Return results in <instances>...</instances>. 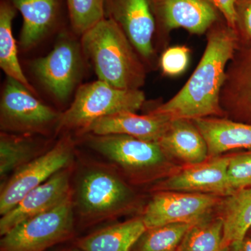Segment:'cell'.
I'll use <instances>...</instances> for the list:
<instances>
[{"label":"cell","mask_w":251,"mask_h":251,"mask_svg":"<svg viewBox=\"0 0 251 251\" xmlns=\"http://www.w3.org/2000/svg\"><path fill=\"white\" fill-rule=\"evenodd\" d=\"M114 167L92 161L80 166L73 188L74 211L84 227L133 210L136 194Z\"/></svg>","instance_id":"3"},{"label":"cell","mask_w":251,"mask_h":251,"mask_svg":"<svg viewBox=\"0 0 251 251\" xmlns=\"http://www.w3.org/2000/svg\"><path fill=\"white\" fill-rule=\"evenodd\" d=\"M72 30L82 36L105 18V0H66Z\"/></svg>","instance_id":"26"},{"label":"cell","mask_w":251,"mask_h":251,"mask_svg":"<svg viewBox=\"0 0 251 251\" xmlns=\"http://www.w3.org/2000/svg\"><path fill=\"white\" fill-rule=\"evenodd\" d=\"M82 137L89 148L137 182L154 179L168 162V156L157 142L121 134H86Z\"/></svg>","instance_id":"5"},{"label":"cell","mask_w":251,"mask_h":251,"mask_svg":"<svg viewBox=\"0 0 251 251\" xmlns=\"http://www.w3.org/2000/svg\"><path fill=\"white\" fill-rule=\"evenodd\" d=\"M62 251H82L78 248H74V249H67V250H64Z\"/></svg>","instance_id":"32"},{"label":"cell","mask_w":251,"mask_h":251,"mask_svg":"<svg viewBox=\"0 0 251 251\" xmlns=\"http://www.w3.org/2000/svg\"><path fill=\"white\" fill-rule=\"evenodd\" d=\"M158 143L167 156L173 157L186 166L204 163L209 156L206 140L191 120H172Z\"/></svg>","instance_id":"17"},{"label":"cell","mask_w":251,"mask_h":251,"mask_svg":"<svg viewBox=\"0 0 251 251\" xmlns=\"http://www.w3.org/2000/svg\"><path fill=\"white\" fill-rule=\"evenodd\" d=\"M229 158L216 156L200 164L187 166L161 182L157 189L227 197L233 193L227 177Z\"/></svg>","instance_id":"13"},{"label":"cell","mask_w":251,"mask_h":251,"mask_svg":"<svg viewBox=\"0 0 251 251\" xmlns=\"http://www.w3.org/2000/svg\"><path fill=\"white\" fill-rule=\"evenodd\" d=\"M171 119L151 113L140 115L136 112H120L99 119L86 129V134L130 135L147 141L157 142L168 129Z\"/></svg>","instance_id":"14"},{"label":"cell","mask_w":251,"mask_h":251,"mask_svg":"<svg viewBox=\"0 0 251 251\" xmlns=\"http://www.w3.org/2000/svg\"><path fill=\"white\" fill-rule=\"evenodd\" d=\"M228 251H251V232L242 240L231 244Z\"/></svg>","instance_id":"31"},{"label":"cell","mask_w":251,"mask_h":251,"mask_svg":"<svg viewBox=\"0 0 251 251\" xmlns=\"http://www.w3.org/2000/svg\"><path fill=\"white\" fill-rule=\"evenodd\" d=\"M73 166L67 167L31 190L0 219V234L7 233L25 220L52 209L73 192Z\"/></svg>","instance_id":"11"},{"label":"cell","mask_w":251,"mask_h":251,"mask_svg":"<svg viewBox=\"0 0 251 251\" xmlns=\"http://www.w3.org/2000/svg\"><path fill=\"white\" fill-rule=\"evenodd\" d=\"M146 230L143 218L138 216L80 238L77 247L82 251H132Z\"/></svg>","instance_id":"20"},{"label":"cell","mask_w":251,"mask_h":251,"mask_svg":"<svg viewBox=\"0 0 251 251\" xmlns=\"http://www.w3.org/2000/svg\"><path fill=\"white\" fill-rule=\"evenodd\" d=\"M105 18L122 28L141 57L152 56L155 21L150 0H105Z\"/></svg>","instance_id":"12"},{"label":"cell","mask_w":251,"mask_h":251,"mask_svg":"<svg viewBox=\"0 0 251 251\" xmlns=\"http://www.w3.org/2000/svg\"><path fill=\"white\" fill-rule=\"evenodd\" d=\"M21 82L7 77L0 100L1 131L17 134L45 135L56 129L62 112L36 99Z\"/></svg>","instance_id":"7"},{"label":"cell","mask_w":251,"mask_h":251,"mask_svg":"<svg viewBox=\"0 0 251 251\" xmlns=\"http://www.w3.org/2000/svg\"><path fill=\"white\" fill-rule=\"evenodd\" d=\"M189 49L184 46L169 48L161 58L162 71L166 75L175 76L186 70L189 62Z\"/></svg>","instance_id":"28"},{"label":"cell","mask_w":251,"mask_h":251,"mask_svg":"<svg viewBox=\"0 0 251 251\" xmlns=\"http://www.w3.org/2000/svg\"><path fill=\"white\" fill-rule=\"evenodd\" d=\"M224 245V221L212 216L196 223L185 234L176 251H228Z\"/></svg>","instance_id":"24"},{"label":"cell","mask_w":251,"mask_h":251,"mask_svg":"<svg viewBox=\"0 0 251 251\" xmlns=\"http://www.w3.org/2000/svg\"><path fill=\"white\" fill-rule=\"evenodd\" d=\"M222 202L224 245L244 239L251 230V187L234 191Z\"/></svg>","instance_id":"22"},{"label":"cell","mask_w":251,"mask_h":251,"mask_svg":"<svg viewBox=\"0 0 251 251\" xmlns=\"http://www.w3.org/2000/svg\"><path fill=\"white\" fill-rule=\"evenodd\" d=\"M81 44L67 31L61 33L53 49L33 61L31 69L43 86L59 101L69 98L84 69Z\"/></svg>","instance_id":"9"},{"label":"cell","mask_w":251,"mask_h":251,"mask_svg":"<svg viewBox=\"0 0 251 251\" xmlns=\"http://www.w3.org/2000/svg\"><path fill=\"white\" fill-rule=\"evenodd\" d=\"M81 46L99 80L123 90H140L146 72L122 28L104 18L82 36Z\"/></svg>","instance_id":"2"},{"label":"cell","mask_w":251,"mask_h":251,"mask_svg":"<svg viewBox=\"0 0 251 251\" xmlns=\"http://www.w3.org/2000/svg\"><path fill=\"white\" fill-rule=\"evenodd\" d=\"M22 14L19 44L24 50L32 49L55 29L62 18L66 0H9Z\"/></svg>","instance_id":"15"},{"label":"cell","mask_w":251,"mask_h":251,"mask_svg":"<svg viewBox=\"0 0 251 251\" xmlns=\"http://www.w3.org/2000/svg\"><path fill=\"white\" fill-rule=\"evenodd\" d=\"M35 135L1 132L0 178L3 182L14 172L49 150L47 143Z\"/></svg>","instance_id":"21"},{"label":"cell","mask_w":251,"mask_h":251,"mask_svg":"<svg viewBox=\"0 0 251 251\" xmlns=\"http://www.w3.org/2000/svg\"><path fill=\"white\" fill-rule=\"evenodd\" d=\"M193 225L173 224L147 229L132 251H176Z\"/></svg>","instance_id":"25"},{"label":"cell","mask_w":251,"mask_h":251,"mask_svg":"<svg viewBox=\"0 0 251 251\" xmlns=\"http://www.w3.org/2000/svg\"><path fill=\"white\" fill-rule=\"evenodd\" d=\"M73 192L52 209L15 226L0 241V251H45L74 235Z\"/></svg>","instance_id":"6"},{"label":"cell","mask_w":251,"mask_h":251,"mask_svg":"<svg viewBox=\"0 0 251 251\" xmlns=\"http://www.w3.org/2000/svg\"><path fill=\"white\" fill-rule=\"evenodd\" d=\"M222 13L227 25L235 30L237 24V0H208Z\"/></svg>","instance_id":"29"},{"label":"cell","mask_w":251,"mask_h":251,"mask_svg":"<svg viewBox=\"0 0 251 251\" xmlns=\"http://www.w3.org/2000/svg\"><path fill=\"white\" fill-rule=\"evenodd\" d=\"M237 49L236 31L228 25L213 28L208 33L205 50L186 85L166 103L151 113L171 118L223 117L221 94L226 71Z\"/></svg>","instance_id":"1"},{"label":"cell","mask_w":251,"mask_h":251,"mask_svg":"<svg viewBox=\"0 0 251 251\" xmlns=\"http://www.w3.org/2000/svg\"><path fill=\"white\" fill-rule=\"evenodd\" d=\"M193 121L206 140L209 156H219L237 149H251V124L223 117Z\"/></svg>","instance_id":"18"},{"label":"cell","mask_w":251,"mask_h":251,"mask_svg":"<svg viewBox=\"0 0 251 251\" xmlns=\"http://www.w3.org/2000/svg\"><path fill=\"white\" fill-rule=\"evenodd\" d=\"M140 90H123L97 80L80 86L69 108L61 113L55 132L82 136L94 122L120 112H136L143 105Z\"/></svg>","instance_id":"4"},{"label":"cell","mask_w":251,"mask_h":251,"mask_svg":"<svg viewBox=\"0 0 251 251\" xmlns=\"http://www.w3.org/2000/svg\"><path fill=\"white\" fill-rule=\"evenodd\" d=\"M242 25L249 37L251 38V0L244 3L242 9Z\"/></svg>","instance_id":"30"},{"label":"cell","mask_w":251,"mask_h":251,"mask_svg":"<svg viewBox=\"0 0 251 251\" xmlns=\"http://www.w3.org/2000/svg\"><path fill=\"white\" fill-rule=\"evenodd\" d=\"M17 9L9 0L0 2V67L7 77L21 82L36 95V90L24 75L18 58V49L12 33V23Z\"/></svg>","instance_id":"23"},{"label":"cell","mask_w":251,"mask_h":251,"mask_svg":"<svg viewBox=\"0 0 251 251\" xmlns=\"http://www.w3.org/2000/svg\"><path fill=\"white\" fill-rule=\"evenodd\" d=\"M75 155V140L69 133H65L45 153L14 172L1 183L0 215L14 209L31 190L64 168L72 166Z\"/></svg>","instance_id":"8"},{"label":"cell","mask_w":251,"mask_h":251,"mask_svg":"<svg viewBox=\"0 0 251 251\" xmlns=\"http://www.w3.org/2000/svg\"><path fill=\"white\" fill-rule=\"evenodd\" d=\"M227 177L232 192L251 187V151L232 155L227 167Z\"/></svg>","instance_id":"27"},{"label":"cell","mask_w":251,"mask_h":251,"mask_svg":"<svg viewBox=\"0 0 251 251\" xmlns=\"http://www.w3.org/2000/svg\"><path fill=\"white\" fill-rule=\"evenodd\" d=\"M225 114L251 122V50L234 53L227 71L221 94Z\"/></svg>","instance_id":"16"},{"label":"cell","mask_w":251,"mask_h":251,"mask_svg":"<svg viewBox=\"0 0 251 251\" xmlns=\"http://www.w3.org/2000/svg\"><path fill=\"white\" fill-rule=\"evenodd\" d=\"M250 232H251V230L250 231Z\"/></svg>","instance_id":"33"},{"label":"cell","mask_w":251,"mask_h":251,"mask_svg":"<svg viewBox=\"0 0 251 251\" xmlns=\"http://www.w3.org/2000/svg\"><path fill=\"white\" fill-rule=\"evenodd\" d=\"M160 4L163 21L169 29L183 28L192 34H201L217 18L208 0H161Z\"/></svg>","instance_id":"19"},{"label":"cell","mask_w":251,"mask_h":251,"mask_svg":"<svg viewBox=\"0 0 251 251\" xmlns=\"http://www.w3.org/2000/svg\"><path fill=\"white\" fill-rule=\"evenodd\" d=\"M221 201L214 195L159 191L141 216L147 229L173 224H195L211 216Z\"/></svg>","instance_id":"10"}]
</instances>
